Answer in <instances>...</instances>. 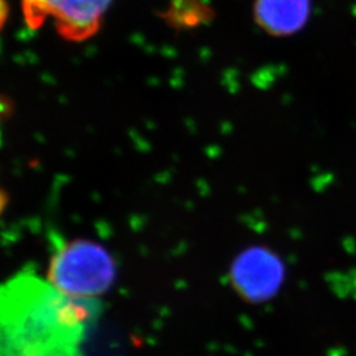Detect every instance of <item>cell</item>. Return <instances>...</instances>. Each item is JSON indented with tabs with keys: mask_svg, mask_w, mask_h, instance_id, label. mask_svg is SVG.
Masks as SVG:
<instances>
[{
	"mask_svg": "<svg viewBox=\"0 0 356 356\" xmlns=\"http://www.w3.org/2000/svg\"><path fill=\"white\" fill-rule=\"evenodd\" d=\"M97 300L57 291L33 272L0 284V356H85Z\"/></svg>",
	"mask_w": 356,
	"mask_h": 356,
	"instance_id": "obj_1",
	"label": "cell"
},
{
	"mask_svg": "<svg viewBox=\"0 0 356 356\" xmlns=\"http://www.w3.org/2000/svg\"><path fill=\"white\" fill-rule=\"evenodd\" d=\"M115 277L114 259L104 247L76 239L53 254L47 280L66 296L95 300L113 286Z\"/></svg>",
	"mask_w": 356,
	"mask_h": 356,
	"instance_id": "obj_2",
	"label": "cell"
},
{
	"mask_svg": "<svg viewBox=\"0 0 356 356\" xmlns=\"http://www.w3.org/2000/svg\"><path fill=\"white\" fill-rule=\"evenodd\" d=\"M113 0H22L26 26L38 29L51 20L66 41L89 40L102 26Z\"/></svg>",
	"mask_w": 356,
	"mask_h": 356,
	"instance_id": "obj_3",
	"label": "cell"
},
{
	"mask_svg": "<svg viewBox=\"0 0 356 356\" xmlns=\"http://www.w3.org/2000/svg\"><path fill=\"white\" fill-rule=\"evenodd\" d=\"M285 268L280 257L267 247H251L231 267V282L248 302H264L280 289Z\"/></svg>",
	"mask_w": 356,
	"mask_h": 356,
	"instance_id": "obj_4",
	"label": "cell"
},
{
	"mask_svg": "<svg viewBox=\"0 0 356 356\" xmlns=\"http://www.w3.org/2000/svg\"><path fill=\"white\" fill-rule=\"evenodd\" d=\"M256 26L272 38H291L301 32L312 16V0H254Z\"/></svg>",
	"mask_w": 356,
	"mask_h": 356,
	"instance_id": "obj_5",
	"label": "cell"
},
{
	"mask_svg": "<svg viewBox=\"0 0 356 356\" xmlns=\"http://www.w3.org/2000/svg\"><path fill=\"white\" fill-rule=\"evenodd\" d=\"M160 17L175 31H191L210 24L216 10L206 0H170Z\"/></svg>",
	"mask_w": 356,
	"mask_h": 356,
	"instance_id": "obj_6",
	"label": "cell"
},
{
	"mask_svg": "<svg viewBox=\"0 0 356 356\" xmlns=\"http://www.w3.org/2000/svg\"><path fill=\"white\" fill-rule=\"evenodd\" d=\"M10 15V6L7 0H0V31L4 28Z\"/></svg>",
	"mask_w": 356,
	"mask_h": 356,
	"instance_id": "obj_7",
	"label": "cell"
},
{
	"mask_svg": "<svg viewBox=\"0 0 356 356\" xmlns=\"http://www.w3.org/2000/svg\"><path fill=\"white\" fill-rule=\"evenodd\" d=\"M4 202H6V195H4V191L0 189V210L3 209V206H4Z\"/></svg>",
	"mask_w": 356,
	"mask_h": 356,
	"instance_id": "obj_8",
	"label": "cell"
}]
</instances>
